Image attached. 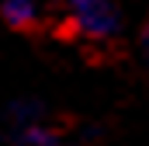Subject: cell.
<instances>
[{
  "label": "cell",
  "mask_w": 149,
  "mask_h": 146,
  "mask_svg": "<svg viewBox=\"0 0 149 146\" xmlns=\"http://www.w3.org/2000/svg\"><path fill=\"white\" fill-rule=\"evenodd\" d=\"M52 35L59 42H76L87 52H114L121 21L111 0H63Z\"/></svg>",
  "instance_id": "cell-1"
},
{
  "label": "cell",
  "mask_w": 149,
  "mask_h": 146,
  "mask_svg": "<svg viewBox=\"0 0 149 146\" xmlns=\"http://www.w3.org/2000/svg\"><path fill=\"white\" fill-rule=\"evenodd\" d=\"M63 0H0V18L14 32H42L52 35V25L59 21Z\"/></svg>",
  "instance_id": "cell-2"
}]
</instances>
